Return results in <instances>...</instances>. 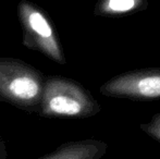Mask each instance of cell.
Instances as JSON below:
<instances>
[{
    "label": "cell",
    "mask_w": 160,
    "mask_h": 159,
    "mask_svg": "<svg viewBox=\"0 0 160 159\" xmlns=\"http://www.w3.org/2000/svg\"><path fill=\"white\" fill-rule=\"evenodd\" d=\"M28 21H30V25L33 28V31L37 33L39 36L47 38V37H50L52 35V30H51L50 25L40 13H32L28 17Z\"/></svg>",
    "instance_id": "cell-5"
},
{
    "label": "cell",
    "mask_w": 160,
    "mask_h": 159,
    "mask_svg": "<svg viewBox=\"0 0 160 159\" xmlns=\"http://www.w3.org/2000/svg\"><path fill=\"white\" fill-rule=\"evenodd\" d=\"M101 93L116 98L133 100L160 99V68L125 72L101 86Z\"/></svg>",
    "instance_id": "cell-1"
},
{
    "label": "cell",
    "mask_w": 160,
    "mask_h": 159,
    "mask_svg": "<svg viewBox=\"0 0 160 159\" xmlns=\"http://www.w3.org/2000/svg\"><path fill=\"white\" fill-rule=\"evenodd\" d=\"M107 144L101 141H83L61 146L55 153L42 159H101Z\"/></svg>",
    "instance_id": "cell-2"
},
{
    "label": "cell",
    "mask_w": 160,
    "mask_h": 159,
    "mask_svg": "<svg viewBox=\"0 0 160 159\" xmlns=\"http://www.w3.org/2000/svg\"><path fill=\"white\" fill-rule=\"evenodd\" d=\"M147 0H100L97 12L108 17H122L144 9Z\"/></svg>",
    "instance_id": "cell-3"
},
{
    "label": "cell",
    "mask_w": 160,
    "mask_h": 159,
    "mask_svg": "<svg viewBox=\"0 0 160 159\" xmlns=\"http://www.w3.org/2000/svg\"><path fill=\"white\" fill-rule=\"evenodd\" d=\"M139 127L145 134L160 143V112L156 113L149 122L141 124Z\"/></svg>",
    "instance_id": "cell-6"
},
{
    "label": "cell",
    "mask_w": 160,
    "mask_h": 159,
    "mask_svg": "<svg viewBox=\"0 0 160 159\" xmlns=\"http://www.w3.org/2000/svg\"><path fill=\"white\" fill-rule=\"evenodd\" d=\"M9 89L17 97L22 99H30L37 95L38 84L30 77H18L11 82Z\"/></svg>",
    "instance_id": "cell-4"
}]
</instances>
